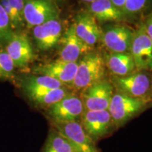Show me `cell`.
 I'll list each match as a JSON object with an SVG mask.
<instances>
[{
    "mask_svg": "<svg viewBox=\"0 0 152 152\" xmlns=\"http://www.w3.org/2000/svg\"><path fill=\"white\" fill-rule=\"evenodd\" d=\"M106 64L103 55L90 51L77 62V68L71 89L80 92L94 83L105 79Z\"/></svg>",
    "mask_w": 152,
    "mask_h": 152,
    "instance_id": "cell-1",
    "label": "cell"
},
{
    "mask_svg": "<svg viewBox=\"0 0 152 152\" xmlns=\"http://www.w3.org/2000/svg\"><path fill=\"white\" fill-rule=\"evenodd\" d=\"M151 106L152 104L149 101L131 97L115 91L108 110L118 130Z\"/></svg>",
    "mask_w": 152,
    "mask_h": 152,
    "instance_id": "cell-2",
    "label": "cell"
},
{
    "mask_svg": "<svg viewBox=\"0 0 152 152\" xmlns=\"http://www.w3.org/2000/svg\"><path fill=\"white\" fill-rule=\"evenodd\" d=\"M109 81L115 92L147 100L151 103V72L136 71L125 76L113 75Z\"/></svg>",
    "mask_w": 152,
    "mask_h": 152,
    "instance_id": "cell-3",
    "label": "cell"
},
{
    "mask_svg": "<svg viewBox=\"0 0 152 152\" xmlns=\"http://www.w3.org/2000/svg\"><path fill=\"white\" fill-rule=\"evenodd\" d=\"M80 123L87 135L96 144L102 140L111 136L117 130L109 110H85Z\"/></svg>",
    "mask_w": 152,
    "mask_h": 152,
    "instance_id": "cell-4",
    "label": "cell"
},
{
    "mask_svg": "<svg viewBox=\"0 0 152 152\" xmlns=\"http://www.w3.org/2000/svg\"><path fill=\"white\" fill-rule=\"evenodd\" d=\"M84 111L80 95L73 92L45 109V113L50 123L80 122Z\"/></svg>",
    "mask_w": 152,
    "mask_h": 152,
    "instance_id": "cell-5",
    "label": "cell"
},
{
    "mask_svg": "<svg viewBox=\"0 0 152 152\" xmlns=\"http://www.w3.org/2000/svg\"><path fill=\"white\" fill-rule=\"evenodd\" d=\"M50 125L69 142L75 152H101L97 144L87 135L80 122H52Z\"/></svg>",
    "mask_w": 152,
    "mask_h": 152,
    "instance_id": "cell-6",
    "label": "cell"
},
{
    "mask_svg": "<svg viewBox=\"0 0 152 152\" xmlns=\"http://www.w3.org/2000/svg\"><path fill=\"white\" fill-rule=\"evenodd\" d=\"M115 90L111 82L104 79L82 90L80 94L86 111L108 110Z\"/></svg>",
    "mask_w": 152,
    "mask_h": 152,
    "instance_id": "cell-7",
    "label": "cell"
},
{
    "mask_svg": "<svg viewBox=\"0 0 152 152\" xmlns=\"http://www.w3.org/2000/svg\"><path fill=\"white\" fill-rule=\"evenodd\" d=\"M60 9L49 0H26L24 20L26 26L33 28L47 21L59 18Z\"/></svg>",
    "mask_w": 152,
    "mask_h": 152,
    "instance_id": "cell-8",
    "label": "cell"
},
{
    "mask_svg": "<svg viewBox=\"0 0 152 152\" xmlns=\"http://www.w3.org/2000/svg\"><path fill=\"white\" fill-rule=\"evenodd\" d=\"M129 52L134 62L136 71L152 72V42L142 22L134 30Z\"/></svg>",
    "mask_w": 152,
    "mask_h": 152,
    "instance_id": "cell-9",
    "label": "cell"
},
{
    "mask_svg": "<svg viewBox=\"0 0 152 152\" xmlns=\"http://www.w3.org/2000/svg\"><path fill=\"white\" fill-rule=\"evenodd\" d=\"M102 39L110 52H129L134 30L120 23L109 25L102 30Z\"/></svg>",
    "mask_w": 152,
    "mask_h": 152,
    "instance_id": "cell-10",
    "label": "cell"
},
{
    "mask_svg": "<svg viewBox=\"0 0 152 152\" xmlns=\"http://www.w3.org/2000/svg\"><path fill=\"white\" fill-rule=\"evenodd\" d=\"M64 34L59 18L47 21L33 28V36L36 47L42 52H48L58 46Z\"/></svg>",
    "mask_w": 152,
    "mask_h": 152,
    "instance_id": "cell-11",
    "label": "cell"
},
{
    "mask_svg": "<svg viewBox=\"0 0 152 152\" xmlns=\"http://www.w3.org/2000/svg\"><path fill=\"white\" fill-rule=\"evenodd\" d=\"M77 62H68L58 59L38 65L33 68V72L37 75L52 77L71 89L77 72Z\"/></svg>",
    "mask_w": 152,
    "mask_h": 152,
    "instance_id": "cell-12",
    "label": "cell"
},
{
    "mask_svg": "<svg viewBox=\"0 0 152 152\" xmlns=\"http://www.w3.org/2000/svg\"><path fill=\"white\" fill-rule=\"evenodd\" d=\"M5 51L12 59L15 68H23L34 59L33 49L28 37L20 32L14 33L5 45Z\"/></svg>",
    "mask_w": 152,
    "mask_h": 152,
    "instance_id": "cell-13",
    "label": "cell"
},
{
    "mask_svg": "<svg viewBox=\"0 0 152 152\" xmlns=\"http://www.w3.org/2000/svg\"><path fill=\"white\" fill-rule=\"evenodd\" d=\"M58 46L59 59L68 62H77L83 55L92 50L76 35L73 24L64 32Z\"/></svg>",
    "mask_w": 152,
    "mask_h": 152,
    "instance_id": "cell-14",
    "label": "cell"
},
{
    "mask_svg": "<svg viewBox=\"0 0 152 152\" xmlns=\"http://www.w3.org/2000/svg\"><path fill=\"white\" fill-rule=\"evenodd\" d=\"M73 25L77 37L90 48L102 39V29L89 11L77 14Z\"/></svg>",
    "mask_w": 152,
    "mask_h": 152,
    "instance_id": "cell-15",
    "label": "cell"
},
{
    "mask_svg": "<svg viewBox=\"0 0 152 152\" xmlns=\"http://www.w3.org/2000/svg\"><path fill=\"white\" fill-rule=\"evenodd\" d=\"M20 84L26 96L43 91L66 87L59 81L49 76L34 73L22 76Z\"/></svg>",
    "mask_w": 152,
    "mask_h": 152,
    "instance_id": "cell-16",
    "label": "cell"
},
{
    "mask_svg": "<svg viewBox=\"0 0 152 152\" xmlns=\"http://www.w3.org/2000/svg\"><path fill=\"white\" fill-rule=\"evenodd\" d=\"M88 11L101 23H118L127 19L124 13L111 0H96L90 4Z\"/></svg>",
    "mask_w": 152,
    "mask_h": 152,
    "instance_id": "cell-17",
    "label": "cell"
},
{
    "mask_svg": "<svg viewBox=\"0 0 152 152\" xmlns=\"http://www.w3.org/2000/svg\"><path fill=\"white\" fill-rule=\"evenodd\" d=\"M104 58L106 66L113 75L125 76L136 71L134 62L130 52H110Z\"/></svg>",
    "mask_w": 152,
    "mask_h": 152,
    "instance_id": "cell-18",
    "label": "cell"
},
{
    "mask_svg": "<svg viewBox=\"0 0 152 152\" xmlns=\"http://www.w3.org/2000/svg\"><path fill=\"white\" fill-rule=\"evenodd\" d=\"M73 92H74L72 89L68 87H63L30 94L27 96V98L36 107L45 110Z\"/></svg>",
    "mask_w": 152,
    "mask_h": 152,
    "instance_id": "cell-19",
    "label": "cell"
},
{
    "mask_svg": "<svg viewBox=\"0 0 152 152\" xmlns=\"http://www.w3.org/2000/svg\"><path fill=\"white\" fill-rule=\"evenodd\" d=\"M42 152H75L67 140L51 128Z\"/></svg>",
    "mask_w": 152,
    "mask_h": 152,
    "instance_id": "cell-20",
    "label": "cell"
},
{
    "mask_svg": "<svg viewBox=\"0 0 152 152\" xmlns=\"http://www.w3.org/2000/svg\"><path fill=\"white\" fill-rule=\"evenodd\" d=\"M152 0H125L124 14L126 18H137L149 9Z\"/></svg>",
    "mask_w": 152,
    "mask_h": 152,
    "instance_id": "cell-21",
    "label": "cell"
},
{
    "mask_svg": "<svg viewBox=\"0 0 152 152\" xmlns=\"http://www.w3.org/2000/svg\"><path fill=\"white\" fill-rule=\"evenodd\" d=\"M14 33L9 17L0 1V47H5Z\"/></svg>",
    "mask_w": 152,
    "mask_h": 152,
    "instance_id": "cell-22",
    "label": "cell"
},
{
    "mask_svg": "<svg viewBox=\"0 0 152 152\" xmlns=\"http://www.w3.org/2000/svg\"><path fill=\"white\" fill-rule=\"evenodd\" d=\"M15 66L5 49H0V79L11 80L14 77Z\"/></svg>",
    "mask_w": 152,
    "mask_h": 152,
    "instance_id": "cell-23",
    "label": "cell"
},
{
    "mask_svg": "<svg viewBox=\"0 0 152 152\" xmlns=\"http://www.w3.org/2000/svg\"><path fill=\"white\" fill-rule=\"evenodd\" d=\"M144 29L152 42V11L144 18L143 22Z\"/></svg>",
    "mask_w": 152,
    "mask_h": 152,
    "instance_id": "cell-24",
    "label": "cell"
},
{
    "mask_svg": "<svg viewBox=\"0 0 152 152\" xmlns=\"http://www.w3.org/2000/svg\"><path fill=\"white\" fill-rule=\"evenodd\" d=\"M114 5H115L119 9L124 13V7L125 4V0H111Z\"/></svg>",
    "mask_w": 152,
    "mask_h": 152,
    "instance_id": "cell-25",
    "label": "cell"
},
{
    "mask_svg": "<svg viewBox=\"0 0 152 152\" xmlns=\"http://www.w3.org/2000/svg\"><path fill=\"white\" fill-rule=\"evenodd\" d=\"M82 1H84V2H87V3H92L94 1H96V0H80Z\"/></svg>",
    "mask_w": 152,
    "mask_h": 152,
    "instance_id": "cell-26",
    "label": "cell"
},
{
    "mask_svg": "<svg viewBox=\"0 0 152 152\" xmlns=\"http://www.w3.org/2000/svg\"><path fill=\"white\" fill-rule=\"evenodd\" d=\"M151 102L152 103V85H151Z\"/></svg>",
    "mask_w": 152,
    "mask_h": 152,
    "instance_id": "cell-27",
    "label": "cell"
},
{
    "mask_svg": "<svg viewBox=\"0 0 152 152\" xmlns=\"http://www.w3.org/2000/svg\"><path fill=\"white\" fill-rule=\"evenodd\" d=\"M49 1H56V0H49Z\"/></svg>",
    "mask_w": 152,
    "mask_h": 152,
    "instance_id": "cell-28",
    "label": "cell"
}]
</instances>
